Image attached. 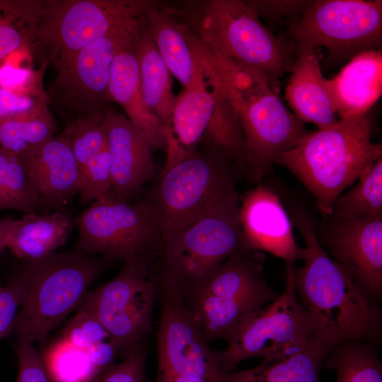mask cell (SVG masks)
Masks as SVG:
<instances>
[{
  "instance_id": "cell-18",
  "label": "cell",
  "mask_w": 382,
  "mask_h": 382,
  "mask_svg": "<svg viewBox=\"0 0 382 382\" xmlns=\"http://www.w3.org/2000/svg\"><path fill=\"white\" fill-rule=\"evenodd\" d=\"M18 155L42 204L61 208L78 195L80 167L63 133Z\"/></svg>"
},
{
  "instance_id": "cell-24",
  "label": "cell",
  "mask_w": 382,
  "mask_h": 382,
  "mask_svg": "<svg viewBox=\"0 0 382 382\" xmlns=\"http://www.w3.org/2000/svg\"><path fill=\"white\" fill-rule=\"evenodd\" d=\"M328 352L313 335L264 357L255 367L226 374L222 382H320V366Z\"/></svg>"
},
{
  "instance_id": "cell-14",
  "label": "cell",
  "mask_w": 382,
  "mask_h": 382,
  "mask_svg": "<svg viewBox=\"0 0 382 382\" xmlns=\"http://www.w3.org/2000/svg\"><path fill=\"white\" fill-rule=\"evenodd\" d=\"M159 284L161 318L157 335L158 374L222 380L220 351L209 347L185 294Z\"/></svg>"
},
{
  "instance_id": "cell-41",
  "label": "cell",
  "mask_w": 382,
  "mask_h": 382,
  "mask_svg": "<svg viewBox=\"0 0 382 382\" xmlns=\"http://www.w3.org/2000/svg\"><path fill=\"white\" fill-rule=\"evenodd\" d=\"M23 297V284L20 276L0 289V340L13 332Z\"/></svg>"
},
{
  "instance_id": "cell-11",
  "label": "cell",
  "mask_w": 382,
  "mask_h": 382,
  "mask_svg": "<svg viewBox=\"0 0 382 382\" xmlns=\"http://www.w3.org/2000/svg\"><path fill=\"white\" fill-rule=\"evenodd\" d=\"M145 16L90 42L57 66V77L47 92L50 103L74 117L110 108L108 86L113 60L121 50L135 43Z\"/></svg>"
},
{
  "instance_id": "cell-3",
  "label": "cell",
  "mask_w": 382,
  "mask_h": 382,
  "mask_svg": "<svg viewBox=\"0 0 382 382\" xmlns=\"http://www.w3.org/2000/svg\"><path fill=\"white\" fill-rule=\"evenodd\" d=\"M372 127L369 112L339 118L328 127L308 132L275 163L301 182L326 218L335 199L382 157L381 145L371 139Z\"/></svg>"
},
{
  "instance_id": "cell-22",
  "label": "cell",
  "mask_w": 382,
  "mask_h": 382,
  "mask_svg": "<svg viewBox=\"0 0 382 382\" xmlns=\"http://www.w3.org/2000/svg\"><path fill=\"white\" fill-rule=\"evenodd\" d=\"M264 260L262 252L241 248L231 255L212 275L189 294L200 292L224 298L251 300L262 305L274 301L278 295L264 278Z\"/></svg>"
},
{
  "instance_id": "cell-36",
  "label": "cell",
  "mask_w": 382,
  "mask_h": 382,
  "mask_svg": "<svg viewBox=\"0 0 382 382\" xmlns=\"http://www.w3.org/2000/svg\"><path fill=\"white\" fill-rule=\"evenodd\" d=\"M33 52L30 50L16 51L0 61V88L16 91H31L43 88L42 77L47 66L43 62L38 70L30 63Z\"/></svg>"
},
{
  "instance_id": "cell-37",
  "label": "cell",
  "mask_w": 382,
  "mask_h": 382,
  "mask_svg": "<svg viewBox=\"0 0 382 382\" xmlns=\"http://www.w3.org/2000/svg\"><path fill=\"white\" fill-rule=\"evenodd\" d=\"M112 189V174L108 146L80 167L78 195L81 202L90 204L108 195Z\"/></svg>"
},
{
  "instance_id": "cell-6",
  "label": "cell",
  "mask_w": 382,
  "mask_h": 382,
  "mask_svg": "<svg viewBox=\"0 0 382 382\" xmlns=\"http://www.w3.org/2000/svg\"><path fill=\"white\" fill-rule=\"evenodd\" d=\"M104 267L78 250L28 262L20 273L23 297L13 330L18 342H43L81 305Z\"/></svg>"
},
{
  "instance_id": "cell-17",
  "label": "cell",
  "mask_w": 382,
  "mask_h": 382,
  "mask_svg": "<svg viewBox=\"0 0 382 382\" xmlns=\"http://www.w3.org/2000/svg\"><path fill=\"white\" fill-rule=\"evenodd\" d=\"M105 127L112 189L108 195L129 201L155 174L152 147L127 117L108 108Z\"/></svg>"
},
{
  "instance_id": "cell-26",
  "label": "cell",
  "mask_w": 382,
  "mask_h": 382,
  "mask_svg": "<svg viewBox=\"0 0 382 382\" xmlns=\"http://www.w3.org/2000/svg\"><path fill=\"white\" fill-rule=\"evenodd\" d=\"M219 97V93L208 85L200 69L193 82L176 96L171 128L167 134L183 149H197Z\"/></svg>"
},
{
  "instance_id": "cell-31",
  "label": "cell",
  "mask_w": 382,
  "mask_h": 382,
  "mask_svg": "<svg viewBox=\"0 0 382 382\" xmlns=\"http://www.w3.org/2000/svg\"><path fill=\"white\" fill-rule=\"evenodd\" d=\"M334 202V221L382 215V157Z\"/></svg>"
},
{
  "instance_id": "cell-40",
  "label": "cell",
  "mask_w": 382,
  "mask_h": 382,
  "mask_svg": "<svg viewBox=\"0 0 382 382\" xmlns=\"http://www.w3.org/2000/svg\"><path fill=\"white\" fill-rule=\"evenodd\" d=\"M140 343L126 357L100 373L93 382H144L146 350Z\"/></svg>"
},
{
  "instance_id": "cell-42",
  "label": "cell",
  "mask_w": 382,
  "mask_h": 382,
  "mask_svg": "<svg viewBox=\"0 0 382 382\" xmlns=\"http://www.w3.org/2000/svg\"><path fill=\"white\" fill-rule=\"evenodd\" d=\"M18 370L16 382H52L42 356L33 344L18 342Z\"/></svg>"
},
{
  "instance_id": "cell-1",
  "label": "cell",
  "mask_w": 382,
  "mask_h": 382,
  "mask_svg": "<svg viewBox=\"0 0 382 382\" xmlns=\"http://www.w3.org/2000/svg\"><path fill=\"white\" fill-rule=\"evenodd\" d=\"M192 47L207 83L229 103L245 139V173L261 182L277 157L308 131L256 70L208 49L195 34Z\"/></svg>"
},
{
  "instance_id": "cell-16",
  "label": "cell",
  "mask_w": 382,
  "mask_h": 382,
  "mask_svg": "<svg viewBox=\"0 0 382 382\" xmlns=\"http://www.w3.org/2000/svg\"><path fill=\"white\" fill-rule=\"evenodd\" d=\"M239 224L246 248L267 252L286 262L301 260L292 221L278 195L261 182L240 196Z\"/></svg>"
},
{
  "instance_id": "cell-4",
  "label": "cell",
  "mask_w": 382,
  "mask_h": 382,
  "mask_svg": "<svg viewBox=\"0 0 382 382\" xmlns=\"http://www.w3.org/2000/svg\"><path fill=\"white\" fill-rule=\"evenodd\" d=\"M168 6L208 49L260 72L278 93L296 47L277 37L245 1L182 0Z\"/></svg>"
},
{
  "instance_id": "cell-19",
  "label": "cell",
  "mask_w": 382,
  "mask_h": 382,
  "mask_svg": "<svg viewBox=\"0 0 382 382\" xmlns=\"http://www.w3.org/2000/svg\"><path fill=\"white\" fill-rule=\"evenodd\" d=\"M320 59L317 48L296 50L284 95L295 117L303 123L315 125L318 129L328 127L339 120Z\"/></svg>"
},
{
  "instance_id": "cell-35",
  "label": "cell",
  "mask_w": 382,
  "mask_h": 382,
  "mask_svg": "<svg viewBox=\"0 0 382 382\" xmlns=\"http://www.w3.org/2000/svg\"><path fill=\"white\" fill-rule=\"evenodd\" d=\"M63 134L81 167L108 146L105 110L76 116Z\"/></svg>"
},
{
  "instance_id": "cell-21",
  "label": "cell",
  "mask_w": 382,
  "mask_h": 382,
  "mask_svg": "<svg viewBox=\"0 0 382 382\" xmlns=\"http://www.w3.org/2000/svg\"><path fill=\"white\" fill-rule=\"evenodd\" d=\"M134 45L121 50L113 60L108 86L109 98L112 103L122 107L127 119L146 138L153 149L166 150L168 131L144 101Z\"/></svg>"
},
{
  "instance_id": "cell-39",
  "label": "cell",
  "mask_w": 382,
  "mask_h": 382,
  "mask_svg": "<svg viewBox=\"0 0 382 382\" xmlns=\"http://www.w3.org/2000/svg\"><path fill=\"white\" fill-rule=\"evenodd\" d=\"M49 103L44 88L31 91L0 88V120L40 111Z\"/></svg>"
},
{
  "instance_id": "cell-45",
  "label": "cell",
  "mask_w": 382,
  "mask_h": 382,
  "mask_svg": "<svg viewBox=\"0 0 382 382\" xmlns=\"http://www.w3.org/2000/svg\"><path fill=\"white\" fill-rule=\"evenodd\" d=\"M15 219L6 217L0 219V253L7 248V242L10 231Z\"/></svg>"
},
{
  "instance_id": "cell-32",
  "label": "cell",
  "mask_w": 382,
  "mask_h": 382,
  "mask_svg": "<svg viewBox=\"0 0 382 382\" xmlns=\"http://www.w3.org/2000/svg\"><path fill=\"white\" fill-rule=\"evenodd\" d=\"M41 204L20 156L0 146V210L28 214Z\"/></svg>"
},
{
  "instance_id": "cell-28",
  "label": "cell",
  "mask_w": 382,
  "mask_h": 382,
  "mask_svg": "<svg viewBox=\"0 0 382 382\" xmlns=\"http://www.w3.org/2000/svg\"><path fill=\"white\" fill-rule=\"evenodd\" d=\"M185 297L208 342L224 339L228 343L248 316L263 307L255 301L200 292H192Z\"/></svg>"
},
{
  "instance_id": "cell-13",
  "label": "cell",
  "mask_w": 382,
  "mask_h": 382,
  "mask_svg": "<svg viewBox=\"0 0 382 382\" xmlns=\"http://www.w3.org/2000/svg\"><path fill=\"white\" fill-rule=\"evenodd\" d=\"M286 286L272 302L250 313L234 337L220 351L221 369L226 374L241 361L265 357L303 344L313 335L311 318L299 302L293 284L292 262H286Z\"/></svg>"
},
{
  "instance_id": "cell-46",
  "label": "cell",
  "mask_w": 382,
  "mask_h": 382,
  "mask_svg": "<svg viewBox=\"0 0 382 382\" xmlns=\"http://www.w3.org/2000/svg\"><path fill=\"white\" fill-rule=\"evenodd\" d=\"M156 382H222V380H212L194 376H165L157 375Z\"/></svg>"
},
{
  "instance_id": "cell-23",
  "label": "cell",
  "mask_w": 382,
  "mask_h": 382,
  "mask_svg": "<svg viewBox=\"0 0 382 382\" xmlns=\"http://www.w3.org/2000/svg\"><path fill=\"white\" fill-rule=\"evenodd\" d=\"M145 27L163 61L183 86H190L200 71L192 44V30L159 1L148 10Z\"/></svg>"
},
{
  "instance_id": "cell-8",
  "label": "cell",
  "mask_w": 382,
  "mask_h": 382,
  "mask_svg": "<svg viewBox=\"0 0 382 382\" xmlns=\"http://www.w3.org/2000/svg\"><path fill=\"white\" fill-rule=\"evenodd\" d=\"M156 0H46L35 49L55 68L116 28L144 17Z\"/></svg>"
},
{
  "instance_id": "cell-15",
  "label": "cell",
  "mask_w": 382,
  "mask_h": 382,
  "mask_svg": "<svg viewBox=\"0 0 382 382\" xmlns=\"http://www.w3.org/2000/svg\"><path fill=\"white\" fill-rule=\"evenodd\" d=\"M325 245L372 301L382 292V215L334 221Z\"/></svg>"
},
{
  "instance_id": "cell-43",
  "label": "cell",
  "mask_w": 382,
  "mask_h": 382,
  "mask_svg": "<svg viewBox=\"0 0 382 382\" xmlns=\"http://www.w3.org/2000/svg\"><path fill=\"white\" fill-rule=\"evenodd\" d=\"M247 4L260 17L267 18L285 16H300L313 1L259 0L245 1Z\"/></svg>"
},
{
  "instance_id": "cell-9",
  "label": "cell",
  "mask_w": 382,
  "mask_h": 382,
  "mask_svg": "<svg viewBox=\"0 0 382 382\" xmlns=\"http://www.w3.org/2000/svg\"><path fill=\"white\" fill-rule=\"evenodd\" d=\"M76 250L88 255L127 261L149 255L161 236L149 199L137 203L107 195L91 203L76 219Z\"/></svg>"
},
{
  "instance_id": "cell-2",
  "label": "cell",
  "mask_w": 382,
  "mask_h": 382,
  "mask_svg": "<svg viewBox=\"0 0 382 382\" xmlns=\"http://www.w3.org/2000/svg\"><path fill=\"white\" fill-rule=\"evenodd\" d=\"M291 215L305 243L303 265L294 267L293 284L311 318L316 339L328 352L349 340H378L381 319L378 306L328 256L318 239L312 219L294 208Z\"/></svg>"
},
{
  "instance_id": "cell-10",
  "label": "cell",
  "mask_w": 382,
  "mask_h": 382,
  "mask_svg": "<svg viewBox=\"0 0 382 382\" xmlns=\"http://www.w3.org/2000/svg\"><path fill=\"white\" fill-rule=\"evenodd\" d=\"M289 37L296 50L323 46L340 58L381 50L382 1H313L291 22Z\"/></svg>"
},
{
  "instance_id": "cell-5",
  "label": "cell",
  "mask_w": 382,
  "mask_h": 382,
  "mask_svg": "<svg viewBox=\"0 0 382 382\" xmlns=\"http://www.w3.org/2000/svg\"><path fill=\"white\" fill-rule=\"evenodd\" d=\"M166 150L165 166L149 199L161 241L238 193L233 173L239 169L230 159L197 149L185 150L170 135Z\"/></svg>"
},
{
  "instance_id": "cell-29",
  "label": "cell",
  "mask_w": 382,
  "mask_h": 382,
  "mask_svg": "<svg viewBox=\"0 0 382 382\" xmlns=\"http://www.w3.org/2000/svg\"><path fill=\"white\" fill-rule=\"evenodd\" d=\"M46 0H0V61L19 50L35 52Z\"/></svg>"
},
{
  "instance_id": "cell-34",
  "label": "cell",
  "mask_w": 382,
  "mask_h": 382,
  "mask_svg": "<svg viewBox=\"0 0 382 382\" xmlns=\"http://www.w3.org/2000/svg\"><path fill=\"white\" fill-rule=\"evenodd\" d=\"M42 358L52 382H93L100 374L86 349L63 337L47 348Z\"/></svg>"
},
{
  "instance_id": "cell-30",
  "label": "cell",
  "mask_w": 382,
  "mask_h": 382,
  "mask_svg": "<svg viewBox=\"0 0 382 382\" xmlns=\"http://www.w3.org/2000/svg\"><path fill=\"white\" fill-rule=\"evenodd\" d=\"M323 361L337 374L336 382H382L377 352L367 342L349 340L332 348Z\"/></svg>"
},
{
  "instance_id": "cell-44",
  "label": "cell",
  "mask_w": 382,
  "mask_h": 382,
  "mask_svg": "<svg viewBox=\"0 0 382 382\" xmlns=\"http://www.w3.org/2000/svg\"><path fill=\"white\" fill-rule=\"evenodd\" d=\"M86 351L91 363L100 374L114 364L120 350L110 338L90 347Z\"/></svg>"
},
{
  "instance_id": "cell-38",
  "label": "cell",
  "mask_w": 382,
  "mask_h": 382,
  "mask_svg": "<svg viewBox=\"0 0 382 382\" xmlns=\"http://www.w3.org/2000/svg\"><path fill=\"white\" fill-rule=\"evenodd\" d=\"M62 337L74 346L84 349L111 338L94 313L82 304L64 329Z\"/></svg>"
},
{
  "instance_id": "cell-25",
  "label": "cell",
  "mask_w": 382,
  "mask_h": 382,
  "mask_svg": "<svg viewBox=\"0 0 382 382\" xmlns=\"http://www.w3.org/2000/svg\"><path fill=\"white\" fill-rule=\"evenodd\" d=\"M74 224V219L63 212L24 214L14 221L7 248L28 262L43 259L66 244Z\"/></svg>"
},
{
  "instance_id": "cell-12",
  "label": "cell",
  "mask_w": 382,
  "mask_h": 382,
  "mask_svg": "<svg viewBox=\"0 0 382 382\" xmlns=\"http://www.w3.org/2000/svg\"><path fill=\"white\" fill-rule=\"evenodd\" d=\"M149 255L125 261L120 272L87 293L82 304L101 322L119 350L127 353L151 328L158 289L149 269Z\"/></svg>"
},
{
  "instance_id": "cell-7",
  "label": "cell",
  "mask_w": 382,
  "mask_h": 382,
  "mask_svg": "<svg viewBox=\"0 0 382 382\" xmlns=\"http://www.w3.org/2000/svg\"><path fill=\"white\" fill-rule=\"evenodd\" d=\"M240 195L161 241L158 284L185 295L204 282L233 253L245 248L239 224Z\"/></svg>"
},
{
  "instance_id": "cell-27",
  "label": "cell",
  "mask_w": 382,
  "mask_h": 382,
  "mask_svg": "<svg viewBox=\"0 0 382 382\" xmlns=\"http://www.w3.org/2000/svg\"><path fill=\"white\" fill-rule=\"evenodd\" d=\"M134 50L139 65L144 101L149 110L168 132L171 128L172 110L176 98L173 93L172 74L157 50L145 23L134 43Z\"/></svg>"
},
{
  "instance_id": "cell-20",
  "label": "cell",
  "mask_w": 382,
  "mask_h": 382,
  "mask_svg": "<svg viewBox=\"0 0 382 382\" xmlns=\"http://www.w3.org/2000/svg\"><path fill=\"white\" fill-rule=\"evenodd\" d=\"M330 96L339 118L369 112L382 93V52L371 50L352 57L332 79Z\"/></svg>"
},
{
  "instance_id": "cell-33",
  "label": "cell",
  "mask_w": 382,
  "mask_h": 382,
  "mask_svg": "<svg viewBox=\"0 0 382 382\" xmlns=\"http://www.w3.org/2000/svg\"><path fill=\"white\" fill-rule=\"evenodd\" d=\"M57 125L48 108L0 120V146L16 154L36 147L54 137Z\"/></svg>"
}]
</instances>
